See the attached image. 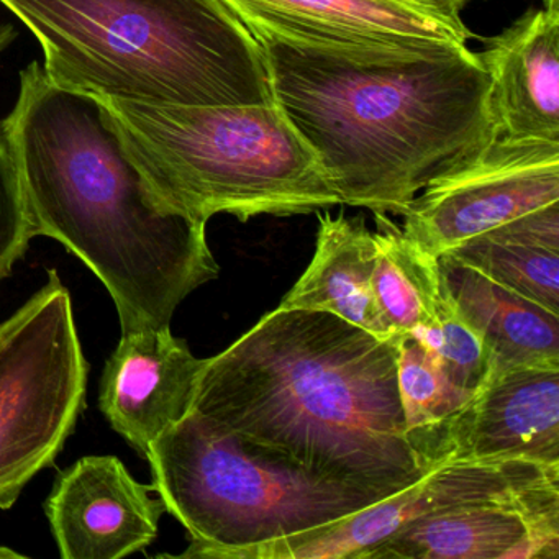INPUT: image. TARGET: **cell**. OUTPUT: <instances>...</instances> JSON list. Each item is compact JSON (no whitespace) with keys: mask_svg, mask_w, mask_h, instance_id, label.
I'll return each mask as SVG.
<instances>
[{"mask_svg":"<svg viewBox=\"0 0 559 559\" xmlns=\"http://www.w3.org/2000/svg\"><path fill=\"white\" fill-rule=\"evenodd\" d=\"M274 103L309 143L340 204L404 215L438 176L499 136L476 51H359L248 28Z\"/></svg>","mask_w":559,"mask_h":559,"instance_id":"6da1fadb","label":"cell"},{"mask_svg":"<svg viewBox=\"0 0 559 559\" xmlns=\"http://www.w3.org/2000/svg\"><path fill=\"white\" fill-rule=\"evenodd\" d=\"M0 130L32 235L60 241L99 277L122 333L169 325L218 277L207 224L150 192L97 97L58 86L32 61Z\"/></svg>","mask_w":559,"mask_h":559,"instance_id":"7a4b0ae2","label":"cell"},{"mask_svg":"<svg viewBox=\"0 0 559 559\" xmlns=\"http://www.w3.org/2000/svg\"><path fill=\"white\" fill-rule=\"evenodd\" d=\"M397 358L399 343L333 313L277 307L205 359L192 411L317 473L392 496L433 471L405 433Z\"/></svg>","mask_w":559,"mask_h":559,"instance_id":"3957f363","label":"cell"},{"mask_svg":"<svg viewBox=\"0 0 559 559\" xmlns=\"http://www.w3.org/2000/svg\"><path fill=\"white\" fill-rule=\"evenodd\" d=\"M47 76L97 99L155 106L274 103L263 51L222 0H0Z\"/></svg>","mask_w":559,"mask_h":559,"instance_id":"277c9868","label":"cell"},{"mask_svg":"<svg viewBox=\"0 0 559 559\" xmlns=\"http://www.w3.org/2000/svg\"><path fill=\"white\" fill-rule=\"evenodd\" d=\"M146 188L171 211L310 214L340 204L309 143L276 103L155 106L99 99Z\"/></svg>","mask_w":559,"mask_h":559,"instance_id":"5b68a950","label":"cell"},{"mask_svg":"<svg viewBox=\"0 0 559 559\" xmlns=\"http://www.w3.org/2000/svg\"><path fill=\"white\" fill-rule=\"evenodd\" d=\"M146 461L166 512L189 535L175 558L235 559L389 497L309 469L194 411L153 441Z\"/></svg>","mask_w":559,"mask_h":559,"instance_id":"8992f818","label":"cell"},{"mask_svg":"<svg viewBox=\"0 0 559 559\" xmlns=\"http://www.w3.org/2000/svg\"><path fill=\"white\" fill-rule=\"evenodd\" d=\"M90 365L57 270L0 323V509L63 450L86 405Z\"/></svg>","mask_w":559,"mask_h":559,"instance_id":"52a82bcc","label":"cell"},{"mask_svg":"<svg viewBox=\"0 0 559 559\" xmlns=\"http://www.w3.org/2000/svg\"><path fill=\"white\" fill-rule=\"evenodd\" d=\"M555 204H559V143L499 135L473 158L428 182L402 215V231L440 257Z\"/></svg>","mask_w":559,"mask_h":559,"instance_id":"ba28073f","label":"cell"},{"mask_svg":"<svg viewBox=\"0 0 559 559\" xmlns=\"http://www.w3.org/2000/svg\"><path fill=\"white\" fill-rule=\"evenodd\" d=\"M555 487H559V466L522 460L453 461L333 525L243 549L235 559H359L437 510L466 503H522Z\"/></svg>","mask_w":559,"mask_h":559,"instance_id":"9c48e42d","label":"cell"},{"mask_svg":"<svg viewBox=\"0 0 559 559\" xmlns=\"http://www.w3.org/2000/svg\"><path fill=\"white\" fill-rule=\"evenodd\" d=\"M247 28L343 50H461L474 37L421 0H222Z\"/></svg>","mask_w":559,"mask_h":559,"instance_id":"30bf717a","label":"cell"},{"mask_svg":"<svg viewBox=\"0 0 559 559\" xmlns=\"http://www.w3.org/2000/svg\"><path fill=\"white\" fill-rule=\"evenodd\" d=\"M153 486L119 457L86 456L61 471L45 502L63 559H120L148 548L166 512Z\"/></svg>","mask_w":559,"mask_h":559,"instance_id":"8fae6325","label":"cell"},{"mask_svg":"<svg viewBox=\"0 0 559 559\" xmlns=\"http://www.w3.org/2000/svg\"><path fill=\"white\" fill-rule=\"evenodd\" d=\"M204 366L169 325L122 333L100 379V411L146 460L153 441L192 411Z\"/></svg>","mask_w":559,"mask_h":559,"instance_id":"7c38bea8","label":"cell"},{"mask_svg":"<svg viewBox=\"0 0 559 559\" xmlns=\"http://www.w3.org/2000/svg\"><path fill=\"white\" fill-rule=\"evenodd\" d=\"M507 460L559 466V366L490 374L454 418L450 463Z\"/></svg>","mask_w":559,"mask_h":559,"instance_id":"4fadbf2b","label":"cell"},{"mask_svg":"<svg viewBox=\"0 0 559 559\" xmlns=\"http://www.w3.org/2000/svg\"><path fill=\"white\" fill-rule=\"evenodd\" d=\"M500 136L559 143V9H536L477 53Z\"/></svg>","mask_w":559,"mask_h":559,"instance_id":"5bb4252c","label":"cell"},{"mask_svg":"<svg viewBox=\"0 0 559 559\" xmlns=\"http://www.w3.org/2000/svg\"><path fill=\"white\" fill-rule=\"evenodd\" d=\"M525 535L559 536V487L522 503H466L408 523L359 559H513Z\"/></svg>","mask_w":559,"mask_h":559,"instance_id":"9a60e30c","label":"cell"},{"mask_svg":"<svg viewBox=\"0 0 559 559\" xmlns=\"http://www.w3.org/2000/svg\"><path fill=\"white\" fill-rule=\"evenodd\" d=\"M374 263V234L361 218L320 215L312 261L280 307L333 313L378 338L399 343L404 336L392 332L376 302Z\"/></svg>","mask_w":559,"mask_h":559,"instance_id":"2e32d148","label":"cell"},{"mask_svg":"<svg viewBox=\"0 0 559 559\" xmlns=\"http://www.w3.org/2000/svg\"><path fill=\"white\" fill-rule=\"evenodd\" d=\"M438 258L444 289L489 348L490 374L523 366H559V316L471 267Z\"/></svg>","mask_w":559,"mask_h":559,"instance_id":"e0dca14e","label":"cell"},{"mask_svg":"<svg viewBox=\"0 0 559 559\" xmlns=\"http://www.w3.org/2000/svg\"><path fill=\"white\" fill-rule=\"evenodd\" d=\"M376 263L372 289L392 332L408 335L418 326L437 322L443 294L440 258L405 237L388 215H376Z\"/></svg>","mask_w":559,"mask_h":559,"instance_id":"ac0fdd59","label":"cell"},{"mask_svg":"<svg viewBox=\"0 0 559 559\" xmlns=\"http://www.w3.org/2000/svg\"><path fill=\"white\" fill-rule=\"evenodd\" d=\"M397 388L412 448L431 469L450 463L451 425L474 395L454 385L412 335L399 342Z\"/></svg>","mask_w":559,"mask_h":559,"instance_id":"d6986e66","label":"cell"},{"mask_svg":"<svg viewBox=\"0 0 559 559\" xmlns=\"http://www.w3.org/2000/svg\"><path fill=\"white\" fill-rule=\"evenodd\" d=\"M440 257L471 267L499 286L559 316V253L528 245L473 238Z\"/></svg>","mask_w":559,"mask_h":559,"instance_id":"ffe728a7","label":"cell"},{"mask_svg":"<svg viewBox=\"0 0 559 559\" xmlns=\"http://www.w3.org/2000/svg\"><path fill=\"white\" fill-rule=\"evenodd\" d=\"M414 336L433 359L440 371L463 391L476 394L492 371V356L483 336L466 322L448 290L441 294L437 322L418 326Z\"/></svg>","mask_w":559,"mask_h":559,"instance_id":"44dd1931","label":"cell"},{"mask_svg":"<svg viewBox=\"0 0 559 559\" xmlns=\"http://www.w3.org/2000/svg\"><path fill=\"white\" fill-rule=\"evenodd\" d=\"M32 240L14 159L0 130V283L11 276Z\"/></svg>","mask_w":559,"mask_h":559,"instance_id":"7402d4cb","label":"cell"},{"mask_svg":"<svg viewBox=\"0 0 559 559\" xmlns=\"http://www.w3.org/2000/svg\"><path fill=\"white\" fill-rule=\"evenodd\" d=\"M425 4L433 5L451 15H460V12L466 8L473 0H421Z\"/></svg>","mask_w":559,"mask_h":559,"instance_id":"603a6c76","label":"cell"},{"mask_svg":"<svg viewBox=\"0 0 559 559\" xmlns=\"http://www.w3.org/2000/svg\"><path fill=\"white\" fill-rule=\"evenodd\" d=\"M17 38V32L11 24L0 22V55L4 53Z\"/></svg>","mask_w":559,"mask_h":559,"instance_id":"cb8c5ba5","label":"cell"},{"mask_svg":"<svg viewBox=\"0 0 559 559\" xmlns=\"http://www.w3.org/2000/svg\"><path fill=\"white\" fill-rule=\"evenodd\" d=\"M25 559L27 556L22 552L15 551V549L9 548V546H0V559Z\"/></svg>","mask_w":559,"mask_h":559,"instance_id":"d4e9b609","label":"cell"},{"mask_svg":"<svg viewBox=\"0 0 559 559\" xmlns=\"http://www.w3.org/2000/svg\"><path fill=\"white\" fill-rule=\"evenodd\" d=\"M545 9H559V0H543Z\"/></svg>","mask_w":559,"mask_h":559,"instance_id":"484cf974","label":"cell"}]
</instances>
